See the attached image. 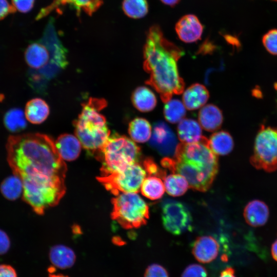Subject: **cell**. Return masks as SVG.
Masks as SVG:
<instances>
[{"mask_svg":"<svg viewBox=\"0 0 277 277\" xmlns=\"http://www.w3.org/2000/svg\"><path fill=\"white\" fill-rule=\"evenodd\" d=\"M7 161L23 184L64 186L66 165L55 142L41 133L10 136L6 145Z\"/></svg>","mask_w":277,"mask_h":277,"instance_id":"6da1fadb","label":"cell"},{"mask_svg":"<svg viewBox=\"0 0 277 277\" xmlns=\"http://www.w3.org/2000/svg\"><path fill=\"white\" fill-rule=\"evenodd\" d=\"M143 51L144 68L149 74L146 84L159 93L164 103L173 94L182 93L185 84L179 73L177 62L184 52L165 37L159 25L148 30Z\"/></svg>","mask_w":277,"mask_h":277,"instance_id":"7a4b0ae2","label":"cell"},{"mask_svg":"<svg viewBox=\"0 0 277 277\" xmlns=\"http://www.w3.org/2000/svg\"><path fill=\"white\" fill-rule=\"evenodd\" d=\"M205 137L199 142L177 144L174 157H165L163 167L185 177L190 188L206 191L211 186L218 171V160Z\"/></svg>","mask_w":277,"mask_h":277,"instance_id":"3957f363","label":"cell"},{"mask_svg":"<svg viewBox=\"0 0 277 277\" xmlns=\"http://www.w3.org/2000/svg\"><path fill=\"white\" fill-rule=\"evenodd\" d=\"M106 105L104 99L90 98L83 104L82 111L74 123L76 136L82 146L94 155L110 136L106 120L101 113Z\"/></svg>","mask_w":277,"mask_h":277,"instance_id":"277c9868","label":"cell"},{"mask_svg":"<svg viewBox=\"0 0 277 277\" xmlns=\"http://www.w3.org/2000/svg\"><path fill=\"white\" fill-rule=\"evenodd\" d=\"M95 156L102 163L100 176H106L138 163L141 152L132 140L114 134L110 135Z\"/></svg>","mask_w":277,"mask_h":277,"instance_id":"5b68a950","label":"cell"},{"mask_svg":"<svg viewBox=\"0 0 277 277\" xmlns=\"http://www.w3.org/2000/svg\"><path fill=\"white\" fill-rule=\"evenodd\" d=\"M112 218L125 229L140 227L149 217V208L136 192L121 193L112 200Z\"/></svg>","mask_w":277,"mask_h":277,"instance_id":"8992f818","label":"cell"},{"mask_svg":"<svg viewBox=\"0 0 277 277\" xmlns=\"http://www.w3.org/2000/svg\"><path fill=\"white\" fill-rule=\"evenodd\" d=\"M250 162L256 169L270 172L277 170V127L261 126Z\"/></svg>","mask_w":277,"mask_h":277,"instance_id":"52a82bcc","label":"cell"},{"mask_svg":"<svg viewBox=\"0 0 277 277\" xmlns=\"http://www.w3.org/2000/svg\"><path fill=\"white\" fill-rule=\"evenodd\" d=\"M146 171L138 163L131 164L124 169L97 179L111 193L117 195L121 193L137 192L140 189Z\"/></svg>","mask_w":277,"mask_h":277,"instance_id":"ba28073f","label":"cell"},{"mask_svg":"<svg viewBox=\"0 0 277 277\" xmlns=\"http://www.w3.org/2000/svg\"><path fill=\"white\" fill-rule=\"evenodd\" d=\"M164 227L170 233L179 235L192 229V219L188 208L182 203L167 199L162 204Z\"/></svg>","mask_w":277,"mask_h":277,"instance_id":"9c48e42d","label":"cell"},{"mask_svg":"<svg viewBox=\"0 0 277 277\" xmlns=\"http://www.w3.org/2000/svg\"><path fill=\"white\" fill-rule=\"evenodd\" d=\"M150 144L161 154L167 156L174 154L177 145L175 135L163 122L155 124Z\"/></svg>","mask_w":277,"mask_h":277,"instance_id":"30bf717a","label":"cell"},{"mask_svg":"<svg viewBox=\"0 0 277 277\" xmlns=\"http://www.w3.org/2000/svg\"><path fill=\"white\" fill-rule=\"evenodd\" d=\"M102 3V0H53L50 5L41 9L36 19H41L54 10L60 11L61 7L67 5L74 8L77 13L83 11L91 15L100 7Z\"/></svg>","mask_w":277,"mask_h":277,"instance_id":"8fae6325","label":"cell"},{"mask_svg":"<svg viewBox=\"0 0 277 277\" xmlns=\"http://www.w3.org/2000/svg\"><path fill=\"white\" fill-rule=\"evenodd\" d=\"M175 30L181 41L190 43L196 42L201 38L203 26L195 15L187 14L178 21Z\"/></svg>","mask_w":277,"mask_h":277,"instance_id":"7c38bea8","label":"cell"},{"mask_svg":"<svg viewBox=\"0 0 277 277\" xmlns=\"http://www.w3.org/2000/svg\"><path fill=\"white\" fill-rule=\"evenodd\" d=\"M220 245L212 236L204 235L197 238L192 245V253L195 258L202 263H208L217 256Z\"/></svg>","mask_w":277,"mask_h":277,"instance_id":"4fadbf2b","label":"cell"},{"mask_svg":"<svg viewBox=\"0 0 277 277\" xmlns=\"http://www.w3.org/2000/svg\"><path fill=\"white\" fill-rule=\"evenodd\" d=\"M269 215V208L263 201L255 200L249 202L244 210L245 221L253 227L262 226L267 222Z\"/></svg>","mask_w":277,"mask_h":277,"instance_id":"5bb4252c","label":"cell"},{"mask_svg":"<svg viewBox=\"0 0 277 277\" xmlns=\"http://www.w3.org/2000/svg\"><path fill=\"white\" fill-rule=\"evenodd\" d=\"M57 151L63 160L71 161L79 156L82 144L78 138L70 134H64L55 142Z\"/></svg>","mask_w":277,"mask_h":277,"instance_id":"9a60e30c","label":"cell"},{"mask_svg":"<svg viewBox=\"0 0 277 277\" xmlns=\"http://www.w3.org/2000/svg\"><path fill=\"white\" fill-rule=\"evenodd\" d=\"M25 58L31 68L39 69L48 64L50 53L43 43H33L27 47L25 52Z\"/></svg>","mask_w":277,"mask_h":277,"instance_id":"2e32d148","label":"cell"},{"mask_svg":"<svg viewBox=\"0 0 277 277\" xmlns=\"http://www.w3.org/2000/svg\"><path fill=\"white\" fill-rule=\"evenodd\" d=\"M209 96L208 91L204 85L194 84L184 92L183 104L186 108L189 110H196L206 104Z\"/></svg>","mask_w":277,"mask_h":277,"instance_id":"e0dca14e","label":"cell"},{"mask_svg":"<svg viewBox=\"0 0 277 277\" xmlns=\"http://www.w3.org/2000/svg\"><path fill=\"white\" fill-rule=\"evenodd\" d=\"M223 121L221 110L216 106L208 104L201 109L199 113L200 125L205 130L211 132L219 129Z\"/></svg>","mask_w":277,"mask_h":277,"instance_id":"ac0fdd59","label":"cell"},{"mask_svg":"<svg viewBox=\"0 0 277 277\" xmlns=\"http://www.w3.org/2000/svg\"><path fill=\"white\" fill-rule=\"evenodd\" d=\"M179 138L182 143L191 144L200 142L204 137L200 123L190 118H183L177 128Z\"/></svg>","mask_w":277,"mask_h":277,"instance_id":"d6986e66","label":"cell"},{"mask_svg":"<svg viewBox=\"0 0 277 277\" xmlns=\"http://www.w3.org/2000/svg\"><path fill=\"white\" fill-rule=\"evenodd\" d=\"M49 257L54 267L62 269L71 267L76 260V255L73 250L63 245L52 247L49 251Z\"/></svg>","mask_w":277,"mask_h":277,"instance_id":"ffe728a7","label":"cell"},{"mask_svg":"<svg viewBox=\"0 0 277 277\" xmlns=\"http://www.w3.org/2000/svg\"><path fill=\"white\" fill-rule=\"evenodd\" d=\"M49 114V108L43 100L35 98L26 104L25 109L26 118L31 123L39 124L44 122Z\"/></svg>","mask_w":277,"mask_h":277,"instance_id":"44dd1931","label":"cell"},{"mask_svg":"<svg viewBox=\"0 0 277 277\" xmlns=\"http://www.w3.org/2000/svg\"><path fill=\"white\" fill-rule=\"evenodd\" d=\"M208 142L211 150L216 155H227L232 150L234 146L232 136L225 131L214 133L208 140Z\"/></svg>","mask_w":277,"mask_h":277,"instance_id":"7402d4cb","label":"cell"},{"mask_svg":"<svg viewBox=\"0 0 277 277\" xmlns=\"http://www.w3.org/2000/svg\"><path fill=\"white\" fill-rule=\"evenodd\" d=\"M133 106L141 112H149L156 106V98L154 94L148 88L137 87L132 95Z\"/></svg>","mask_w":277,"mask_h":277,"instance_id":"603a6c76","label":"cell"},{"mask_svg":"<svg viewBox=\"0 0 277 277\" xmlns=\"http://www.w3.org/2000/svg\"><path fill=\"white\" fill-rule=\"evenodd\" d=\"M128 132L133 141L137 143H145L148 141L151 136V127L146 119L137 117L129 123Z\"/></svg>","mask_w":277,"mask_h":277,"instance_id":"cb8c5ba5","label":"cell"},{"mask_svg":"<svg viewBox=\"0 0 277 277\" xmlns=\"http://www.w3.org/2000/svg\"><path fill=\"white\" fill-rule=\"evenodd\" d=\"M164 184L168 194L172 196L182 195L189 187L186 178L178 173L165 176Z\"/></svg>","mask_w":277,"mask_h":277,"instance_id":"d4e9b609","label":"cell"},{"mask_svg":"<svg viewBox=\"0 0 277 277\" xmlns=\"http://www.w3.org/2000/svg\"><path fill=\"white\" fill-rule=\"evenodd\" d=\"M165 189L164 184L162 180L154 176L145 178L141 187L142 194L151 200L162 197Z\"/></svg>","mask_w":277,"mask_h":277,"instance_id":"484cf974","label":"cell"},{"mask_svg":"<svg viewBox=\"0 0 277 277\" xmlns=\"http://www.w3.org/2000/svg\"><path fill=\"white\" fill-rule=\"evenodd\" d=\"M1 190L3 195L10 200L19 197L23 191L22 180L17 175L9 176L2 183Z\"/></svg>","mask_w":277,"mask_h":277,"instance_id":"4316f807","label":"cell"},{"mask_svg":"<svg viewBox=\"0 0 277 277\" xmlns=\"http://www.w3.org/2000/svg\"><path fill=\"white\" fill-rule=\"evenodd\" d=\"M185 106L183 103L176 99L170 100L165 104L164 114L166 120L174 124L181 121L186 114Z\"/></svg>","mask_w":277,"mask_h":277,"instance_id":"83f0119b","label":"cell"},{"mask_svg":"<svg viewBox=\"0 0 277 277\" xmlns=\"http://www.w3.org/2000/svg\"><path fill=\"white\" fill-rule=\"evenodd\" d=\"M122 8L126 15L132 18H142L148 11L146 0H124Z\"/></svg>","mask_w":277,"mask_h":277,"instance_id":"f1b7e54d","label":"cell"},{"mask_svg":"<svg viewBox=\"0 0 277 277\" xmlns=\"http://www.w3.org/2000/svg\"><path fill=\"white\" fill-rule=\"evenodd\" d=\"M6 127L11 131H16L24 128L26 126L25 115L19 109L9 111L4 118Z\"/></svg>","mask_w":277,"mask_h":277,"instance_id":"f546056e","label":"cell"},{"mask_svg":"<svg viewBox=\"0 0 277 277\" xmlns=\"http://www.w3.org/2000/svg\"><path fill=\"white\" fill-rule=\"evenodd\" d=\"M262 42L268 52L277 55V29H272L266 33L263 37Z\"/></svg>","mask_w":277,"mask_h":277,"instance_id":"4dcf8cb0","label":"cell"},{"mask_svg":"<svg viewBox=\"0 0 277 277\" xmlns=\"http://www.w3.org/2000/svg\"><path fill=\"white\" fill-rule=\"evenodd\" d=\"M182 277H207L205 268L202 266L193 264L187 266L184 270Z\"/></svg>","mask_w":277,"mask_h":277,"instance_id":"1f68e13d","label":"cell"},{"mask_svg":"<svg viewBox=\"0 0 277 277\" xmlns=\"http://www.w3.org/2000/svg\"><path fill=\"white\" fill-rule=\"evenodd\" d=\"M144 277H169V274L164 267L157 264H153L147 268Z\"/></svg>","mask_w":277,"mask_h":277,"instance_id":"d6a6232c","label":"cell"},{"mask_svg":"<svg viewBox=\"0 0 277 277\" xmlns=\"http://www.w3.org/2000/svg\"><path fill=\"white\" fill-rule=\"evenodd\" d=\"M35 0H11L15 10L21 13H27L33 8Z\"/></svg>","mask_w":277,"mask_h":277,"instance_id":"836d02e7","label":"cell"},{"mask_svg":"<svg viewBox=\"0 0 277 277\" xmlns=\"http://www.w3.org/2000/svg\"><path fill=\"white\" fill-rule=\"evenodd\" d=\"M15 12L12 4H10L8 0H0V20Z\"/></svg>","mask_w":277,"mask_h":277,"instance_id":"e575fe53","label":"cell"},{"mask_svg":"<svg viewBox=\"0 0 277 277\" xmlns=\"http://www.w3.org/2000/svg\"><path fill=\"white\" fill-rule=\"evenodd\" d=\"M144 165L147 172L150 174L160 175L164 177L165 173L160 170L157 166L150 159L146 160L144 162Z\"/></svg>","mask_w":277,"mask_h":277,"instance_id":"d590c367","label":"cell"},{"mask_svg":"<svg viewBox=\"0 0 277 277\" xmlns=\"http://www.w3.org/2000/svg\"><path fill=\"white\" fill-rule=\"evenodd\" d=\"M10 241L7 234L0 230V255L5 254L9 249Z\"/></svg>","mask_w":277,"mask_h":277,"instance_id":"8d00e7d4","label":"cell"},{"mask_svg":"<svg viewBox=\"0 0 277 277\" xmlns=\"http://www.w3.org/2000/svg\"><path fill=\"white\" fill-rule=\"evenodd\" d=\"M0 277H17V274L12 266L6 264H1Z\"/></svg>","mask_w":277,"mask_h":277,"instance_id":"74e56055","label":"cell"},{"mask_svg":"<svg viewBox=\"0 0 277 277\" xmlns=\"http://www.w3.org/2000/svg\"><path fill=\"white\" fill-rule=\"evenodd\" d=\"M219 277H236L234 270L232 267H227L221 273Z\"/></svg>","mask_w":277,"mask_h":277,"instance_id":"f35d334b","label":"cell"},{"mask_svg":"<svg viewBox=\"0 0 277 277\" xmlns=\"http://www.w3.org/2000/svg\"><path fill=\"white\" fill-rule=\"evenodd\" d=\"M271 255L273 258L277 261V239L273 242L271 248Z\"/></svg>","mask_w":277,"mask_h":277,"instance_id":"ab89813d","label":"cell"},{"mask_svg":"<svg viewBox=\"0 0 277 277\" xmlns=\"http://www.w3.org/2000/svg\"><path fill=\"white\" fill-rule=\"evenodd\" d=\"M180 0H161V1L167 5L174 6L176 5Z\"/></svg>","mask_w":277,"mask_h":277,"instance_id":"60d3db41","label":"cell"},{"mask_svg":"<svg viewBox=\"0 0 277 277\" xmlns=\"http://www.w3.org/2000/svg\"><path fill=\"white\" fill-rule=\"evenodd\" d=\"M49 277H69V276L64 275L62 274H54L51 273L49 274Z\"/></svg>","mask_w":277,"mask_h":277,"instance_id":"b9f144b4","label":"cell"},{"mask_svg":"<svg viewBox=\"0 0 277 277\" xmlns=\"http://www.w3.org/2000/svg\"><path fill=\"white\" fill-rule=\"evenodd\" d=\"M274 87L275 89L277 90V83L275 84V85H274Z\"/></svg>","mask_w":277,"mask_h":277,"instance_id":"7bdbcfd3","label":"cell"}]
</instances>
